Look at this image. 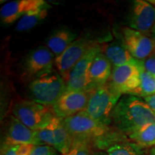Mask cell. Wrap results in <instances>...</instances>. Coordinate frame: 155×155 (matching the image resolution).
Masks as SVG:
<instances>
[{
  "mask_svg": "<svg viewBox=\"0 0 155 155\" xmlns=\"http://www.w3.org/2000/svg\"><path fill=\"white\" fill-rule=\"evenodd\" d=\"M155 122V115L141 97L123 95L112 113V123L126 136L142 126Z\"/></svg>",
  "mask_w": 155,
  "mask_h": 155,
  "instance_id": "cell-1",
  "label": "cell"
},
{
  "mask_svg": "<svg viewBox=\"0 0 155 155\" xmlns=\"http://www.w3.org/2000/svg\"><path fill=\"white\" fill-rule=\"evenodd\" d=\"M63 124L73 140V144H82L101 150L116 131L91 118L85 111L62 119Z\"/></svg>",
  "mask_w": 155,
  "mask_h": 155,
  "instance_id": "cell-2",
  "label": "cell"
},
{
  "mask_svg": "<svg viewBox=\"0 0 155 155\" xmlns=\"http://www.w3.org/2000/svg\"><path fill=\"white\" fill-rule=\"evenodd\" d=\"M121 96L107 82L90 92L85 112L95 121L109 126L112 123V113Z\"/></svg>",
  "mask_w": 155,
  "mask_h": 155,
  "instance_id": "cell-3",
  "label": "cell"
},
{
  "mask_svg": "<svg viewBox=\"0 0 155 155\" xmlns=\"http://www.w3.org/2000/svg\"><path fill=\"white\" fill-rule=\"evenodd\" d=\"M65 90L66 82L55 71L51 74L31 81L28 86V94L31 101L53 106Z\"/></svg>",
  "mask_w": 155,
  "mask_h": 155,
  "instance_id": "cell-4",
  "label": "cell"
},
{
  "mask_svg": "<svg viewBox=\"0 0 155 155\" xmlns=\"http://www.w3.org/2000/svg\"><path fill=\"white\" fill-rule=\"evenodd\" d=\"M15 117L32 129L38 131L49 124L55 117L52 106L42 105L31 100H22L12 107Z\"/></svg>",
  "mask_w": 155,
  "mask_h": 155,
  "instance_id": "cell-5",
  "label": "cell"
},
{
  "mask_svg": "<svg viewBox=\"0 0 155 155\" xmlns=\"http://www.w3.org/2000/svg\"><path fill=\"white\" fill-rule=\"evenodd\" d=\"M143 68L142 61L137 60L122 66L114 68L108 82L122 96L126 94L136 96L140 86Z\"/></svg>",
  "mask_w": 155,
  "mask_h": 155,
  "instance_id": "cell-6",
  "label": "cell"
},
{
  "mask_svg": "<svg viewBox=\"0 0 155 155\" xmlns=\"http://www.w3.org/2000/svg\"><path fill=\"white\" fill-rule=\"evenodd\" d=\"M37 145H48L63 155L71 150L73 140L63 124L62 119L55 117L49 124L35 131Z\"/></svg>",
  "mask_w": 155,
  "mask_h": 155,
  "instance_id": "cell-7",
  "label": "cell"
},
{
  "mask_svg": "<svg viewBox=\"0 0 155 155\" xmlns=\"http://www.w3.org/2000/svg\"><path fill=\"white\" fill-rule=\"evenodd\" d=\"M54 57L53 53L45 46L30 50L23 60L25 74L32 81L51 74L55 71Z\"/></svg>",
  "mask_w": 155,
  "mask_h": 155,
  "instance_id": "cell-8",
  "label": "cell"
},
{
  "mask_svg": "<svg viewBox=\"0 0 155 155\" xmlns=\"http://www.w3.org/2000/svg\"><path fill=\"white\" fill-rule=\"evenodd\" d=\"M97 44L88 37L77 38L61 55L55 58L56 68L65 82L78 62Z\"/></svg>",
  "mask_w": 155,
  "mask_h": 155,
  "instance_id": "cell-9",
  "label": "cell"
},
{
  "mask_svg": "<svg viewBox=\"0 0 155 155\" xmlns=\"http://www.w3.org/2000/svg\"><path fill=\"white\" fill-rule=\"evenodd\" d=\"M120 40L134 59L144 61L155 52V40L146 34L126 27L121 30Z\"/></svg>",
  "mask_w": 155,
  "mask_h": 155,
  "instance_id": "cell-10",
  "label": "cell"
},
{
  "mask_svg": "<svg viewBox=\"0 0 155 155\" xmlns=\"http://www.w3.org/2000/svg\"><path fill=\"white\" fill-rule=\"evenodd\" d=\"M90 92L65 90L52 106L56 117L63 119L85 111L88 105Z\"/></svg>",
  "mask_w": 155,
  "mask_h": 155,
  "instance_id": "cell-11",
  "label": "cell"
},
{
  "mask_svg": "<svg viewBox=\"0 0 155 155\" xmlns=\"http://www.w3.org/2000/svg\"><path fill=\"white\" fill-rule=\"evenodd\" d=\"M101 51V47L97 44L78 62L66 81L67 90L90 92L89 70L94 58Z\"/></svg>",
  "mask_w": 155,
  "mask_h": 155,
  "instance_id": "cell-12",
  "label": "cell"
},
{
  "mask_svg": "<svg viewBox=\"0 0 155 155\" xmlns=\"http://www.w3.org/2000/svg\"><path fill=\"white\" fill-rule=\"evenodd\" d=\"M129 28L142 33L152 32L155 25V7L144 0L134 1L128 18Z\"/></svg>",
  "mask_w": 155,
  "mask_h": 155,
  "instance_id": "cell-13",
  "label": "cell"
},
{
  "mask_svg": "<svg viewBox=\"0 0 155 155\" xmlns=\"http://www.w3.org/2000/svg\"><path fill=\"white\" fill-rule=\"evenodd\" d=\"M43 0H16L5 4L0 10L2 22L9 25L15 22L31 10L45 5Z\"/></svg>",
  "mask_w": 155,
  "mask_h": 155,
  "instance_id": "cell-14",
  "label": "cell"
},
{
  "mask_svg": "<svg viewBox=\"0 0 155 155\" xmlns=\"http://www.w3.org/2000/svg\"><path fill=\"white\" fill-rule=\"evenodd\" d=\"M3 144H34L37 146L35 131L26 127L16 117L12 116Z\"/></svg>",
  "mask_w": 155,
  "mask_h": 155,
  "instance_id": "cell-15",
  "label": "cell"
},
{
  "mask_svg": "<svg viewBox=\"0 0 155 155\" xmlns=\"http://www.w3.org/2000/svg\"><path fill=\"white\" fill-rule=\"evenodd\" d=\"M112 65L104 54L101 51L94 58L89 70L90 92L105 85L112 73Z\"/></svg>",
  "mask_w": 155,
  "mask_h": 155,
  "instance_id": "cell-16",
  "label": "cell"
},
{
  "mask_svg": "<svg viewBox=\"0 0 155 155\" xmlns=\"http://www.w3.org/2000/svg\"><path fill=\"white\" fill-rule=\"evenodd\" d=\"M77 36L76 32L67 27H60L50 34L45 43L55 58L61 55L76 40Z\"/></svg>",
  "mask_w": 155,
  "mask_h": 155,
  "instance_id": "cell-17",
  "label": "cell"
},
{
  "mask_svg": "<svg viewBox=\"0 0 155 155\" xmlns=\"http://www.w3.org/2000/svg\"><path fill=\"white\" fill-rule=\"evenodd\" d=\"M101 51L111 64L113 68L136 61L120 39L106 45L104 49H101Z\"/></svg>",
  "mask_w": 155,
  "mask_h": 155,
  "instance_id": "cell-18",
  "label": "cell"
},
{
  "mask_svg": "<svg viewBox=\"0 0 155 155\" xmlns=\"http://www.w3.org/2000/svg\"><path fill=\"white\" fill-rule=\"evenodd\" d=\"M51 6L49 4L31 10L18 21L16 26V30L18 32H25L32 29L36 25L42 22L48 16V12Z\"/></svg>",
  "mask_w": 155,
  "mask_h": 155,
  "instance_id": "cell-19",
  "label": "cell"
},
{
  "mask_svg": "<svg viewBox=\"0 0 155 155\" xmlns=\"http://www.w3.org/2000/svg\"><path fill=\"white\" fill-rule=\"evenodd\" d=\"M127 137L141 147H155V122L142 126Z\"/></svg>",
  "mask_w": 155,
  "mask_h": 155,
  "instance_id": "cell-20",
  "label": "cell"
},
{
  "mask_svg": "<svg viewBox=\"0 0 155 155\" xmlns=\"http://www.w3.org/2000/svg\"><path fill=\"white\" fill-rule=\"evenodd\" d=\"M106 151L108 155H144L142 147L129 139L115 143Z\"/></svg>",
  "mask_w": 155,
  "mask_h": 155,
  "instance_id": "cell-21",
  "label": "cell"
},
{
  "mask_svg": "<svg viewBox=\"0 0 155 155\" xmlns=\"http://www.w3.org/2000/svg\"><path fill=\"white\" fill-rule=\"evenodd\" d=\"M140 86L136 96L146 97L155 94V76L142 69L140 76Z\"/></svg>",
  "mask_w": 155,
  "mask_h": 155,
  "instance_id": "cell-22",
  "label": "cell"
},
{
  "mask_svg": "<svg viewBox=\"0 0 155 155\" xmlns=\"http://www.w3.org/2000/svg\"><path fill=\"white\" fill-rule=\"evenodd\" d=\"M34 144H3L1 155H30Z\"/></svg>",
  "mask_w": 155,
  "mask_h": 155,
  "instance_id": "cell-23",
  "label": "cell"
},
{
  "mask_svg": "<svg viewBox=\"0 0 155 155\" xmlns=\"http://www.w3.org/2000/svg\"><path fill=\"white\" fill-rule=\"evenodd\" d=\"M91 147L82 144H73L68 152L63 155H94Z\"/></svg>",
  "mask_w": 155,
  "mask_h": 155,
  "instance_id": "cell-24",
  "label": "cell"
},
{
  "mask_svg": "<svg viewBox=\"0 0 155 155\" xmlns=\"http://www.w3.org/2000/svg\"><path fill=\"white\" fill-rule=\"evenodd\" d=\"M30 155H59L53 147L48 145H37Z\"/></svg>",
  "mask_w": 155,
  "mask_h": 155,
  "instance_id": "cell-25",
  "label": "cell"
},
{
  "mask_svg": "<svg viewBox=\"0 0 155 155\" xmlns=\"http://www.w3.org/2000/svg\"><path fill=\"white\" fill-rule=\"evenodd\" d=\"M142 63L145 71L155 76V52L142 61Z\"/></svg>",
  "mask_w": 155,
  "mask_h": 155,
  "instance_id": "cell-26",
  "label": "cell"
},
{
  "mask_svg": "<svg viewBox=\"0 0 155 155\" xmlns=\"http://www.w3.org/2000/svg\"><path fill=\"white\" fill-rule=\"evenodd\" d=\"M143 99L145 101V102L148 104V106H150L151 110L153 111V113L155 115V94L152 95L150 96H146L143 97Z\"/></svg>",
  "mask_w": 155,
  "mask_h": 155,
  "instance_id": "cell-27",
  "label": "cell"
},
{
  "mask_svg": "<svg viewBox=\"0 0 155 155\" xmlns=\"http://www.w3.org/2000/svg\"><path fill=\"white\" fill-rule=\"evenodd\" d=\"M150 155H155V147H153L150 151Z\"/></svg>",
  "mask_w": 155,
  "mask_h": 155,
  "instance_id": "cell-28",
  "label": "cell"
},
{
  "mask_svg": "<svg viewBox=\"0 0 155 155\" xmlns=\"http://www.w3.org/2000/svg\"><path fill=\"white\" fill-rule=\"evenodd\" d=\"M94 155H108L107 153H105V152H97V153H94Z\"/></svg>",
  "mask_w": 155,
  "mask_h": 155,
  "instance_id": "cell-29",
  "label": "cell"
},
{
  "mask_svg": "<svg viewBox=\"0 0 155 155\" xmlns=\"http://www.w3.org/2000/svg\"><path fill=\"white\" fill-rule=\"evenodd\" d=\"M152 38L155 40V25L152 30Z\"/></svg>",
  "mask_w": 155,
  "mask_h": 155,
  "instance_id": "cell-30",
  "label": "cell"
}]
</instances>
